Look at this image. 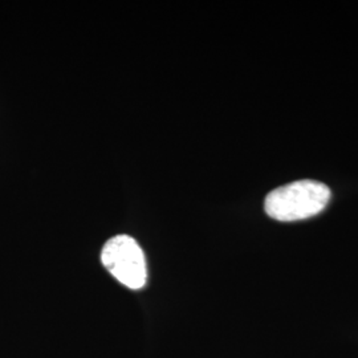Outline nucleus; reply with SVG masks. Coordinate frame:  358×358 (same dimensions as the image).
<instances>
[{
    "mask_svg": "<svg viewBox=\"0 0 358 358\" xmlns=\"http://www.w3.org/2000/svg\"><path fill=\"white\" fill-rule=\"evenodd\" d=\"M331 199L327 185L303 179L269 192L264 202L266 213L280 222H294L320 214Z\"/></svg>",
    "mask_w": 358,
    "mask_h": 358,
    "instance_id": "obj_1",
    "label": "nucleus"
},
{
    "mask_svg": "<svg viewBox=\"0 0 358 358\" xmlns=\"http://www.w3.org/2000/svg\"><path fill=\"white\" fill-rule=\"evenodd\" d=\"M103 267L130 289H141L146 284L148 268L140 244L128 235H117L103 245Z\"/></svg>",
    "mask_w": 358,
    "mask_h": 358,
    "instance_id": "obj_2",
    "label": "nucleus"
}]
</instances>
